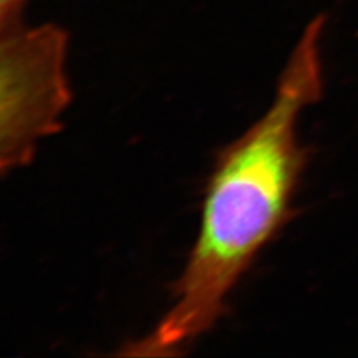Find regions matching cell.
Masks as SVG:
<instances>
[{
  "mask_svg": "<svg viewBox=\"0 0 358 358\" xmlns=\"http://www.w3.org/2000/svg\"><path fill=\"white\" fill-rule=\"evenodd\" d=\"M326 15L310 20L279 76L272 103L224 148L205 189L197 239L172 305L155 329L122 357H175L215 326L259 254L297 217L294 200L310 160L300 139L303 112L326 88L321 43Z\"/></svg>",
  "mask_w": 358,
  "mask_h": 358,
  "instance_id": "cell-1",
  "label": "cell"
},
{
  "mask_svg": "<svg viewBox=\"0 0 358 358\" xmlns=\"http://www.w3.org/2000/svg\"><path fill=\"white\" fill-rule=\"evenodd\" d=\"M21 9L0 14V175L26 166L41 141L62 129L72 97L67 35L27 24Z\"/></svg>",
  "mask_w": 358,
  "mask_h": 358,
  "instance_id": "cell-2",
  "label": "cell"
},
{
  "mask_svg": "<svg viewBox=\"0 0 358 358\" xmlns=\"http://www.w3.org/2000/svg\"><path fill=\"white\" fill-rule=\"evenodd\" d=\"M24 3V0H0V14L6 13L9 9H14Z\"/></svg>",
  "mask_w": 358,
  "mask_h": 358,
  "instance_id": "cell-3",
  "label": "cell"
}]
</instances>
